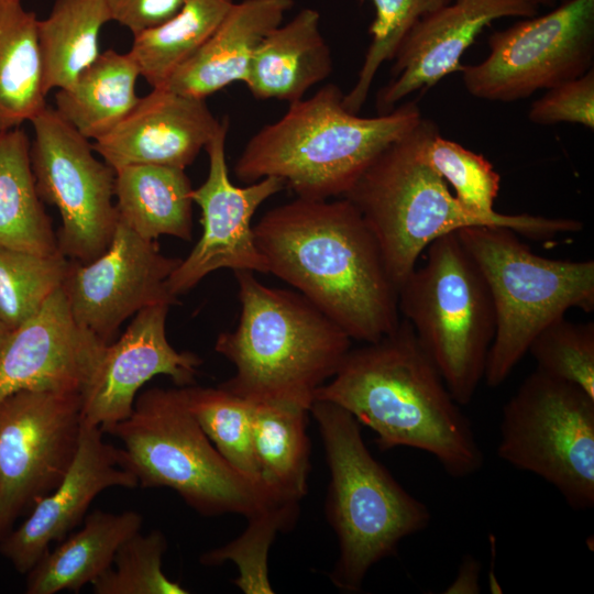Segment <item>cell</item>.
I'll return each mask as SVG.
<instances>
[{
    "mask_svg": "<svg viewBox=\"0 0 594 594\" xmlns=\"http://www.w3.org/2000/svg\"><path fill=\"white\" fill-rule=\"evenodd\" d=\"M498 457L557 488L575 510L594 506V397L536 369L505 403Z\"/></svg>",
    "mask_w": 594,
    "mask_h": 594,
    "instance_id": "cell-10",
    "label": "cell"
},
{
    "mask_svg": "<svg viewBox=\"0 0 594 594\" xmlns=\"http://www.w3.org/2000/svg\"><path fill=\"white\" fill-rule=\"evenodd\" d=\"M480 267L496 318L484 378L502 385L535 337L570 308L594 310V262L537 255L512 229L466 227L457 231Z\"/></svg>",
    "mask_w": 594,
    "mask_h": 594,
    "instance_id": "cell-8",
    "label": "cell"
},
{
    "mask_svg": "<svg viewBox=\"0 0 594 594\" xmlns=\"http://www.w3.org/2000/svg\"><path fill=\"white\" fill-rule=\"evenodd\" d=\"M139 67L129 53L107 50L55 92V110L84 138L97 140L116 128L140 100Z\"/></svg>",
    "mask_w": 594,
    "mask_h": 594,
    "instance_id": "cell-25",
    "label": "cell"
},
{
    "mask_svg": "<svg viewBox=\"0 0 594 594\" xmlns=\"http://www.w3.org/2000/svg\"><path fill=\"white\" fill-rule=\"evenodd\" d=\"M524 1L539 8L540 6L556 7L561 0H524Z\"/></svg>",
    "mask_w": 594,
    "mask_h": 594,
    "instance_id": "cell-40",
    "label": "cell"
},
{
    "mask_svg": "<svg viewBox=\"0 0 594 594\" xmlns=\"http://www.w3.org/2000/svg\"><path fill=\"white\" fill-rule=\"evenodd\" d=\"M81 425L80 393L22 391L0 402V540L62 481Z\"/></svg>",
    "mask_w": 594,
    "mask_h": 594,
    "instance_id": "cell-13",
    "label": "cell"
},
{
    "mask_svg": "<svg viewBox=\"0 0 594 594\" xmlns=\"http://www.w3.org/2000/svg\"><path fill=\"white\" fill-rule=\"evenodd\" d=\"M31 123V166L42 201L62 217L58 251L68 260L89 263L109 248L117 223L116 170L96 157L89 140L52 107Z\"/></svg>",
    "mask_w": 594,
    "mask_h": 594,
    "instance_id": "cell-12",
    "label": "cell"
},
{
    "mask_svg": "<svg viewBox=\"0 0 594 594\" xmlns=\"http://www.w3.org/2000/svg\"><path fill=\"white\" fill-rule=\"evenodd\" d=\"M437 130L432 120L421 118L388 145L343 196L375 237L397 290L431 242L466 227H504L535 240L583 229L576 219L482 213L463 205L424 156V144Z\"/></svg>",
    "mask_w": 594,
    "mask_h": 594,
    "instance_id": "cell-3",
    "label": "cell"
},
{
    "mask_svg": "<svg viewBox=\"0 0 594 594\" xmlns=\"http://www.w3.org/2000/svg\"><path fill=\"white\" fill-rule=\"evenodd\" d=\"M187 0H105L112 21L133 35L157 26L175 15Z\"/></svg>",
    "mask_w": 594,
    "mask_h": 594,
    "instance_id": "cell-39",
    "label": "cell"
},
{
    "mask_svg": "<svg viewBox=\"0 0 594 594\" xmlns=\"http://www.w3.org/2000/svg\"><path fill=\"white\" fill-rule=\"evenodd\" d=\"M105 432L121 440L122 466L139 486L172 488L204 516L231 513L250 519L298 504L228 463L188 408L183 387L142 392L131 415Z\"/></svg>",
    "mask_w": 594,
    "mask_h": 594,
    "instance_id": "cell-6",
    "label": "cell"
},
{
    "mask_svg": "<svg viewBox=\"0 0 594 594\" xmlns=\"http://www.w3.org/2000/svg\"><path fill=\"white\" fill-rule=\"evenodd\" d=\"M398 309L460 406L469 405L484 378L496 318L487 283L458 232L427 248L398 288Z\"/></svg>",
    "mask_w": 594,
    "mask_h": 594,
    "instance_id": "cell-9",
    "label": "cell"
},
{
    "mask_svg": "<svg viewBox=\"0 0 594 594\" xmlns=\"http://www.w3.org/2000/svg\"><path fill=\"white\" fill-rule=\"evenodd\" d=\"M427 163L454 189V196L466 207L493 213L501 187V176L483 155L443 139L435 131L424 144Z\"/></svg>",
    "mask_w": 594,
    "mask_h": 594,
    "instance_id": "cell-35",
    "label": "cell"
},
{
    "mask_svg": "<svg viewBox=\"0 0 594 594\" xmlns=\"http://www.w3.org/2000/svg\"><path fill=\"white\" fill-rule=\"evenodd\" d=\"M309 409L288 403L252 404L253 446L262 483L280 498L307 494Z\"/></svg>",
    "mask_w": 594,
    "mask_h": 594,
    "instance_id": "cell-28",
    "label": "cell"
},
{
    "mask_svg": "<svg viewBox=\"0 0 594 594\" xmlns=\"http://www.w3.org/2000/svg\"><path fill=\"white\" fill-rule=\"evenodd\" d=\"M528 119L537 124L568 122L593 130L594 68L547 89V92L531 105Z\"/></svg>",
    "mask_w": 594,
    "mask_h": 594,
    "instance_id": "cell-38",
    "label": "cell"
},
{
    "mask_svg": "<svg viewBox=\"0 0 594 594\" xmlns=\"http://www.w3.org/2000/svg\"><path fill=\"white\" fill-rule=\"evenodd\" d=\"M72 261L0 245V319L12 331L34 317L66 279Z\"/></svg>",
    "mask_w": 594,
    "mask_h": 594,
    "instance_id": "cell-32",
    "label": "cell"
},
{
    "mask_svg": "<svg viewBox=\"0 0 594 594\" xmlns=\"http://www.w3.org/2000/svg\"><path fill=\"white\" fill-rule=\"evenodd\" d=\"M116 170L118 219L143 239L193 237V187L184 168L128 165Z\"/></svg>",
    "mask_w": 594,
    "mask_h": 594,
    "instance_id": "cell-24",
    "label": "cell"
},
{
    "mask_svg": "<svg viewBox=\"0 0 594 594\" xmlns=\"http://www.w3.org/2000/svg\"><path fill=\"white\" fill-rule=\"evenodd\" d=\"M332 67L331 52L320 31V14L307 8L264 37L243 82L256 99L293 103L328 78Z\"/></svg>",
    "mask_w": 594,
    "mask_h": 594,
    "instance_id": "cell-22",
    "label": "cell"
},
{
    "mask_svg": "<svg viewBox=\"0 0 594 594\" xmlns=\"http://www.w3.org/2000/svg\"><path fill=\"white\" fill-rule=\"evenodd\" d=\"M334 84L289 103L277 121L261 128L246 142L233 172L245 184L274 176L297 197H343L370 164L421 120L416 101L373 118L343 106Z\"/></svg>",
    "mask_w": 594,
    "mask_h": 594,
    "instance_id": "cell-4",
    "label": "cell"
},
{
    "mask_svg": "<svg viewBox=\"0 0 594 594\" xmlns=\"http://www.w3.org/2000/svg\"><path fill=\"white\" fill-rule=\"evenodd\" d=\"M528 352L537 369L575 384L594 397V323L573 322L564 317L544 327Z\"/></svg>",
    "mask_w": 594,
    "mask_h": 594,
    "instance_id": "cell-36",
    "label": "cell"
},
{
    "mask_svg": "<svg viewBox=\"0 0 594 594\" xmlns=\"http://www.w3.org/2000/svg\"><path fill=\"white\" fill-rule=\"evenodd\" d=\"M107 344L75 321L57 289L0 348V402L22 391L81 394Z\"/></svg>",
    "mask_w": 594,
    "mask_h": 594,
    "instance_id": "cell-17",
    "label": "cell"
},
{
    "mask_svg": "<svg viewBox=\"0 0 594 594\" xmlns=\"http://www.w3.org/2000/svg\"><path fill=\"white\" fill-rule=\"evenodd\" d=\"M253 231L268 273L352 340L375 342L398 326V290L375 237L346 198L297 197L266 211Z\"/></svg>",
    "mask_w": 594,
    "mask_h": 594,
    "instance_id": "cell-1",
    "label": "cell"
},
{
    "mask_svg": "<svg viewBox=\"0 0 594 594\" xmlns=\"http://www.w3.org/2000/svg\"><path fill=\"white\" fill-rule=\"evenodd\" d=\"M241 312L215 350L235 367L219 386L252 404L310 408L340 367L352 339L300 293L270 287L253 272L234 271Z\"/></svg>",
    "mask_w": 594,
    "mask_h": 594,
    "instance_id": "cell-5",
    "label": "cell"
},
{
    "mask_svg": "<svg viewBox=\"0 0 594 594\" xmlns=\"http://www.w3.org/2000/svg\"><path fill=\"white\" fill-rule=\"evenodd\" d=\"M182 258L160 251L118 219L107 251L89 263L72 261L63 284L75 321L110 343L124 320L143 308L177 302L167 279Z\"/></svg>",
    "mask_w": 594,
    "mask_h": 594,
    "instance_id": "cell-15",
    "label": "cell"
},
{
    "mask_svg": "<svg viewBox=\"0 0 594 594\" xmlns=\"http://www.w3.org/2000/svg\"><path fill=\"white\" fill-rule=\"evenodd\" d=\"M183 388L188 408L219 453L243 476L265 486L253 446L252 403L220 386Z\"/></svg>",
    "mask_w": 594,
    "mask_h": 594,
    "instance_id": "cell-31",
    "label": "cell"
},
{
    "mask_svg": "<svg viewBox=\"0 0 594 594\" xmlns=\"http://www.w3.org/2000/svg\"><path fill=\"white\" fill-rule=\"evenodd\" d=\"M487 57L462 68L473 97L513 102L584 75L594 63V0H561L488 38Z\"/></svg>",
    "mask_w": 594,
    "mask_h": 594,
    "instance_id": "cell-11",
    "label": "cell"
},
{
    "mask_svg": "<svg viewBox=\"0 0 594 594\" xmlns=\"http://www.w3.org/2000/svg\"><path fill=\"white\" fill-rule=\"evenodd\" d=\"M316 399L342 407L372 429L383 451H425L455 479L483 468L471 421L405 319L377 341L351 349Z\"/></svg>",
    "mask_w": 594,
    "mask_h": 594,
    "instance_id": "cell-2",
    "label": "cell"
},
{
    "mask_svg": "<svg viewBox=\"0 0 594 594\" xmlns=\"http://www.w3.org/2000/svg\"><path fill=\"white\" fill-rule=\"evenodd\" d=\"M36 25L21 0H0V135L47 106Z\"/></svg>",
    "mask_w": 594,
    "mask_h": 594,
    "instance_id": "cell-26",
    "label": "cell"
},
{
    "mask_svg": "<svg viewBox=\"0 0 594 594\" xmlns=\"http://www.w3.org/2000/svg\"><path fill=\"white\" fill-rule=\"evenodd\" d=\"M172 305L158 302L135 314L125 332L105 346L99 363L81 392L82 420L102 431L128 418L138 393L156 375H167L177 387L194 384L201 359L179 352L166 337Z\"/></svg>",
    "mask_w": 594,
    "mask_h": 594,
    "instance_id": "cell-16",
    "label": "cell"
},
{
    "mask_svg": "<svg viewBox=\"0 0 594 594\" xmlns=\"http://www.w3.org/2000/svg\"><path fill=\"white\" fill-rule=\"evenodd\" d=\"M142 522V516L135 510L92 512L79 530L55 549H48L26 573L25 592H79L92 584L111 566L122 542L141 530Z\"/></svg>",
    "mask_w": 594,
    "mask_h": 594,
    "instance_id": "cell-23",
    "label": "cell"
},
{
    "mask_svg": "<svg viewBox=\"0 0 594 594\" xmlns=\"http://www.w3.org/2000/svg\"><path fill=\"white\" fill-rule=\"evenodd\" d=\"M11 330L3 323V321L0 319V348L9 337Z\"/></svg>",
    "mask_w": 594,
    "mask_h": 594,
    "instance_id": "cell-41",
    "label": "cell"
},
{
    "mask_svg": "<svg viewBox=\"0 0 594 594\" xmlns=\"http://www.w3.org/2000/svg\"><path fill=\"white\" fill-rule=\"evenodd\" d=\"M138 486L135 476L122 466V449L105 441L99 426L82 420L78 448L64 477L0 540V553L26 574L53 542L62 541L81 521L101 492Z\"/></svg>",
    "mask_w": 594,
    "mask_h": 594,
    "instance_id": "cell-18",
    "label": "cell"
},
{
    "mask_svg": "<svg viewBox=\"0 0 594 594\" xmlns=\"http://www.w3.org/2000/svg\"><path fill=\"white\" fill-rule=\"evenodd\" d=\"M30 146L21 128L0 135V245L52 254L57 238L36 190Z\"/></svg>",
    "mask_w": 594,
    "mask_h": 594,
    "instance_id": "cell-27",
    "label": "cell"
},
{
    "mask_svg": "<svg viewBox=\"0 0 594 594\" xmlns=\"http://www.w3.org/2000/svg\"><path fill=\"white\" fill-rule=\"evenodd\" d=\"M330 483L327 516L339 541L331 580L358 592L370 569L396 554L403 539L428 527L429 508L409 494L366 448L360 424L342 407L314 400Z\"/></svg>",
    "mask_w": 594,
    "mask_h": 594,
    "instance_id": "cell-7",
    "label": "cell"
},
{
    "mask_svg": "<svg viewBox=\"0 0 594 594\" xmlns=\"http://www.w3.org/2000/svg\"><path fill=\"white\" fill-rule=\"evenodd\" d=\"M228 131L229 119L223 118L205 147L208 175L191 193L194 204L201 210L202 232L167 279V288L175 297L220 268L268 273L266 260L255 243L252 219L258 207L282 191L285 184L268 176L243 187L234 185L226 158Z\"/></svg>",
    "mask_w": 594,
    "mask_h": 594,
    "instance_id": "cell-14",
    "label": "cell"
},
{
    "mask_svg": "<svg viewBox=\"0 0 594 594\" xmlns=\"http://www.w3.org/2000/svg\"><path fill=\"white\" fill-rule=\"evenodd\" d=\"M538 9L524 0H452L425 15L407 33L393 58L392 78L376 96L378 113L392 111L410 94L461 72L463 53L494 20L530 18Z\"/></svg>",
    "mask_w": 594,
    "mask_h": 594,
    "instance_id": "cell-19",
    "label": "cell"
},
{
    "mask_svg": "<svg viewBox=\"0 0 594 594\" xmlns=\"http://www.w3.org/2000/svg\"><path fill=\"white\" fill-rule=\"evenodd\" d=\"M112 21L105 0H56L37 20V42L46 95L67 86L100 54L98 37Z\"/></svg>",
    "mask_w": 594,
    "mask_h": 594,
    "instance_id": "cell-29",
    "label": "cell"
},
{
    "mask_svg": "<svg viewBox=\"0 0 594 594\" xmlns=\"http://www.w3.org/2000/svg\"><path fill=\"white\" fill-rule=\"evenodd\" d=\"M298 505H286L248 519L245 531L230 543L200 558L202 564L233 561L240 575L235 584L248 594L273 593L267 576V554L277 531L288 528L297 517Z\"/></svg>",
    "mask_w": 594,
    "mask_h": 594,
    "instance_id": "cell-37",
    "label": "cell"
},
{
    "mask_svg": "<svg viewBox=\"0 0 594 594\" xmlns=\"http://www.w3.org/2000/svg\"><path fill=\"white\" fill-rule=\"evenodd\" d=\"M167 548L161 530L129 537L116 552L111 566L91 585L95 594H186L189 591L162 570Z\"/></svg>",
    "mask_w": 594,
    "mask_h": 594,
    "instance_id": "cell-34",
    "label": "cell"
},
{
    "mask_svg": "<svg viewBox=\"0 0 594 594\" xmlns=\"http://www.w3.org/2000/svg\"><path fill=\"white\" fill-rule=\"evenodd\" d=\"M234 0H187L164 23L133 35L130 52L141 76L153 87L164 86L223 21Z\"/></svg>",
    "mask_w": 594,
    "mask_h": 594,
    "instance_id": "cell-30",
    "label": "cell"
},
{
    "mask_svg": "<svg viewBox=\"0 0 594 594\" xmlns=\"http://www.w3.org/2000/svg\"><path fill=\"white\" fill-rule=\"evenodd\" d=\"M220 123L205 99L153 88L91 145L113 169L142 164L185 169L205 150Z\"/></svg>",
    "mask_w": 594,
    "mask_h": 594,
    "instance_id": "cell-20",
    "label": "cell"
},
{
    "mask_svg": "<svg viewBox=\"0 0 594 594\" xmlns=\"http://www.w3.org/2000/svg\"><path fill=\"white\" fill-rule=\"evenodd\" d=\"M293 6L294 0L234 2L212 35L160 88L206 100L235 81L243 82L255 50Z\"/></svg>",
    "mask_w": 594,
    "mask_h": 594,
    "instance_id": "cell-21",
    "label": "cell"
},
{
    "mask_svg": "<svg viewBox=\"0 0 594 594\" xmlns=\"http://www.w3.org/2000/svg\"><path fill=\"white\" fill-rule=\"evenodd\" d=\"M371 1L375 18L369 29L372 41L364 56L358 79L343 96V106L359 113L366 101L376 73L387 61H393L410 29L425 15L452 0H360Z\"/></svg>",
    "mask_w": 594,
    "mask_h": 594,
    "instance_id": "cell-33",
    "label": "cell"
}]
</instances>
